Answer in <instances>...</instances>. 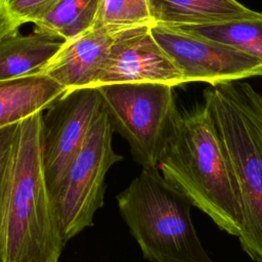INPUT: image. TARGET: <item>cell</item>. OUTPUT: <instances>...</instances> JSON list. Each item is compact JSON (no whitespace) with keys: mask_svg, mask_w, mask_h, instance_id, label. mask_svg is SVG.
Here are the masks:
<instances>
[{"mask_svg":"<svg viewBox=\"0 0 262 262\" xmlns=\"http://www.w3.org/2000/svg\"><path fill=\"white\" fill-rule=\"evenodd\" d=\"M158 169L220 229L238 236L242 213L235 182L205 104L178 113Z\"/></svg>","mask_w":262,"mask_h":262,"instance_id":"1","label":"cell"},{"mask_svg":"<svg viewBox=\"0 0 262 262\" xmlns=\"http://www.w3.org/2000/svg\"><path fill=\"white\" fill-rule=\"evenodd\" d=\"M43 111L18 123L6 203L2 262H58L66 245L42 159Z\"/></svg>","mask_w":262,"mask_h":262,"instance_id":"2","label":"cell"},{"mask_svg":"<svg viewBox=\"0 0 262 262\" xmlns=\"http://www.w3.org/2000/svg\"><path fill=\"white\" fill-rule=\"evenodd\" d=\"M235 182L242 224L238 239L262 262V95L249 83L229 81L204 91Z\"/></svg>","mask_w":262,"mask_h":262,"instance_id":"3","label":"cell"},{"mask_svg":"<svg viewBox=\"0 0 262 262\" xmlns=\"http://www.w3.org/2000/svg\"><path fill=\"white\" fill-rule=\"evenodd\" d=\"M119 211L150 262H214L190 216L191 203L158 168H142L117 196Z\"/></svg>","mask_w":262,"mask_h":262,"instance_id":"4","label":"cell"},{"mask_svg":"<svg viewBox=\"0 0 262 262\" xmlns=\"http://www.w3.org/2000/svg\"><path fill=\"white\" fill-rule=\"evenodd\" d=\"M113 130L129 143L142 168H158L179 111L173 86L164 83H113L97 87Z\"/></svg>","mask_w":262,"mask_h":262,"instance_id":"5","label":"cell"},{"mask_svg":"<svg viewBox=\"0 0 262 262\" xmlns=\"http://www.w3.org/2000/svg\"><path fill=\"white\" fill-rule=\"evenodd\" d=\"M113 127L102 105L77 155L51 193L61 236L66 243L93 224L103 206L104 179L123 157L113 148Z\"/></svg>","mask_w":262,"mask_h":262,"instance_id":"6","label":"cell"},{"mask_svg":"<svg viewBox=\"0 0 262 262\" xmlns=\"http://www.w3.org/2000/svg\"><path fill=\"white\" fill-rule=\"evenodd\" d=\"M150 32L186 83L216 85L262 77V60L236 48L175 27L151 24Z\"/></svg>","mask_w":262,"mask_h":262,"instance_id":"7","label":"cell"},{"mask_svg":"<svg viewBox=\"0 0 262 262\" xmlns=\"http://www.w3.org/2000/svg\"><path fill=\"white\" fill-rule=\"evenodd\" d=\"M103 105L97 87L67 90L42 116V159L50 194L82 146Z\"/></svg>","mask_w":262,"mask_h":262,"instance_id":"8","label":"cell"},{"mask_svg":"<svg viewBox=\"0 0 262 262\" xmlns=\"http://www.w3.org/2000/svg\"><path fill=\"white\" fill-rule=\"evenodd\" d=\"M150 26H136L114 34L95 87L137 82L164 83L175 87L186 83L183 75L151 35Z\"/></svg>","mask_w":262,"mask_h":262,"instance_id":"9","label":"cell"},{"mask_svg":"<svg viewBox=\"0 0 262 262\" xmlns=\"http://www.w3.org/2000/svg\"><path fill=\"white\" fill-rule=\"evenodd\" d=\"M114 34L97 27L62 42L43 71L66 90L95 87L107 58Z\"/></svg>","mask_w":262,"mask_h":262,"instance_id":"10","label":"cell"},{"mask_svg":"<svg viewBox=\"0 0 262 262\" xmlns=\"http://www.w3.org/2000/svg\"><path fill=\"white\" fill-rule=\"evenodd\" d=\"M66 91L43 74L0 81V128L46 110Z\"/></svg>","mask_w":262,"mask_h":262,"instance_id":"11","label":"cell"},{"mask_svg":"<svg viewBox=\"0 0 262 262\" xmlns=\"http://www.w3.org/2000/svg\"><path fill=\"white\" fill-rule=\"evenodd\" d=\"M57 38L40 33L23 35L18 30L0 39V81L43 73L62 45Z\"/></svg>","mask_w":262,"mask_h":262,"instance_id":"12","label":"cell"},{"mask_svg":"<svg viewBox=\"0 0 262 262\" xmlns=\"http://www.w3.org/2000/svg\"><path fill=\"white\" fill-rule=\"evenodd\" d=\"M152 24L205 26L248 16L254 10L237 0H148Z\"/></svg>","mask_w":262,"mask_h":262,"instance_id":"13","label":"cell"},{"mask_svg":"<svg viewBox=\"0 0 262 262\" xmlns=\"http://www.w3.org/2000/svg\"><path fill=\"white\" fill-rule=\"evenodd\" d=\"M99 5L100 0H58L34 23L35 32L63 41L74 39L95 26Z\"/></svg>","mask_w":262,"mask_h":262,"instance_id":"14","label":"cell"},{"mask_svg":"<svg viewBox=\"0 0 262 262\" xmlns=\"http://www.w3.org/2000/svg\"><path fill=\"white\" fill-rule=\"evenodd\" d=\"M236 48L262 60V12L205 26L175 27Z\"/></svg>","mask_w":262,"mask_h":262,"instance_id":"15","label":"cell"},{"mask_svg":"<svg viewBox=\"0 0 262 262\" xmlns=\"http://www.w3.org/2000/svg\"><path fill=\"white\" fill-rule=\"evenodd\" d=\"M151 24L148 0H100L94 27L116 34L125 29Z\"/></svg>","mask_w":262,"mask_h":262,"instance_id":"16","label":"cell"},{"mask_svg":"<svg viewBox=\"0 0 262 262\" xmlns=\"http://www.w3.org/2000/svg\"><path fill=\"white\" fill-rule=\"evenodd\" d=\"M18 123L0 128V262H2L1 252L4 217L10 184L14 144Z\"/></svg>","mask_w":262,"mask_h":262,"instance_id":"17","label":"cell"},{"mask_svg":"<svg viewBox=\"0 0 262 262\" xmlns=\"http://www.w3.org/2000/svg\"><path fill=\"white\" fill-rule=\"evenodd\" d=\"M10 14L21 25L44 16L58 0H1Z\"/></svg>","mask_w":262,"mask_h":262,"instance_id":"18","label":"cell"},{"mask_svg":"<svg viewBox=\"0 0 262 262\" xmlns=\"http://www.w3.org/2000/svg\"><path fill=\"white\" fill-rule=\"evenodd\" d=\"M21 24L10 14L0 0V39L11 32L18 30Z\"/></svg>","mask_w":262,"mask_h":262,"instance_id":"19","label":"cell"}]
</instances>
